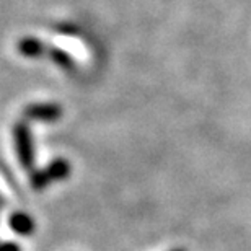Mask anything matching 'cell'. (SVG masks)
<instances>
[{
  "instance_id": "obj_3",
  "label": "cell",
  "mask_w": 251,
  "mask_h": 251,
  "mask_svg": "<svg viewBox=\"0 0 251 251\" xmlns=\"http://www.w3.org/2000/svg\"><path fill=\"white\" fill-rule=\"evenodd\" d=\"M10 228L18 235H31L34 232V220L31 219V215L25 214V212H15L10 217Z\"/></svg>"
},
{
  "instance_id": "obj_5",
  "label": "cell",
  "mask_w": 251,
  "mask_h": 251,
  "mask_svg": "<svg viewBox=\"0 0 251 251\" xmlns=\"http://www.w3.org/2000/svg\"><path fill=\"white\" fill-rule=\"evenodd\" d=\"M29 181H31V186L36 191H41L44 188H48L49 183H52L51 179H49V176H48L46 170H38V172H33Z\"/></svg>"
},
{
  "instance_id": "obj_2",
  "label": "cell",
  "mask_w": 251,
  "mask_h": 251,
  "mask_svg": "<svg viewBox=\"0 0 251 251\" xmlns=\"http://www.w3.org/2000/svg\"><path fill=\"white\" fill-rule=\"evenodd\" d=\"M62 116V109L59 104H31L25 109V118L33 119V121H41V123H52L57 121Z\"/></svg>"
},
{
  "instance_id": "obj_4",
  "label": "cell",
  "mask_w": 251,
  "mask_h": 251,
  "mask_svg": "<svg viewBox=\"0 0 251 251\" xmlns=\"http://www.w3.org/2000/svg\"><path fill=\"white\" fill-rule=\"evenodd\" d=\"M44 170H46V173L51 181H62V179H65L70 175L72 167H70V163L65 158H56V160H52Z\"/></svg>"
},
{
  "instance_id": "obj_8",
  "label": "cell",
  "mask_w": 251,
  "mask_h": 251,
  "mask_svg": "<svg viewBox=\"0 0 251 251\" xmlns=\"http://www.w3.org/2000/svg\"><path fill=\"white\" fill-rule=\"evenodd\" d=\"M172 251H184V250H172Z\"/></svg>"
},
{
  "instance_id": "obj_7",
  "label": "cell",
  "mask_w": 251,
  "mask_h": 251,
  "mask_svg": "<svg viewBox=\"0 0 251 251\" xmlns=\"http://www.w3.org/2000/svg\"><path fill=\"white\" fill-rule=\"evenodd\" d=\"M0 251H20V247H18V245L12 243V242L0 243Z\"/></svg>"
},
{
  "instance_id": "obj_6",
  "label": "cell",
  "mask_w": 251,
  "mask_h": 251,
  "mask_svg": "<svg viewBox=\"0 0 251 251\" xmlns=\"http://www.w3.org/2000/svg\"><path fill=\"white\" fill-rule=\"evenodd\" d=\"M20 49H22L26 56H36V54H39V51H41V46H39L36 41H25L22 46H20Z\"/></svg>"
},
{
  "instance_id": "obj_1",
  "label": "cell",
  "mask_w": 251,
  "mask_h": 251,
  "mask_svg": "<svg viewBox=\"0 0 251 251\" xmlns=\"http://www.w3.org/2000/svg\"><path fill=\"white\" fill-rule=\"evenodd\" d=\"M13 137H15V149H17L18 160L22 163V167L26 170H33L34 147H33V137L28 126L25 123H18L13 129Z\"/></svg>"
}]
</instances>
